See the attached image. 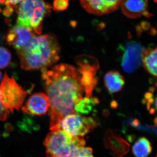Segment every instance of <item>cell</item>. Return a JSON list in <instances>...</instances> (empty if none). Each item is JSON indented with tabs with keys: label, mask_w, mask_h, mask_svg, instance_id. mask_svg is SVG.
Listing matches in <instances>:
<instances>
[{
	"label": "cell",
	"mask_w": 157,
	"mask_h": 157,
	"mask_svg": "<svg viewBox=\"0 0 157 157\" xmlns=\"http://www.w3.org/2000/svg\"><path fill=\"white\" fill-rule=\"evenodd\" d=\"M104 140L105 147L113 157H123L130 150L129 144L112 130L105 132Z\"/></svg>",
	"instance_id": "obj_12"
},
{
	"label": "cell",
	"mask_w": 157,
	"mask_h": 157,
	"mask_svg": "<svg viewBox=\"0 0 157 157\" xmlns=\"http://www.w3.org/2000/svg\"><path fill=\"white\" fill-rule=\"evenodd\" d=\"M151 151V144L145 137L138 138L132 147V152L136 157H147Z\"/></svg>",
	"instance_id": "obj_16"
},
{
	"label": "cell",
	"mask_w": 157,
	"mask_h": 157,
	"mask_svg": "<svg viewBox=\"0 0 157 157\" xmlns=\"http://www.w3.org/2000/svg\"><path fill=\"white\" fill-rule=\"evenodd\" d=\"M10 112L11 111L10 110L6 108L3 105L0 99V121L6 120L9 116Z\"/></svg>",
	"instance_id": "obj_22"
},
{
	"label": "cell",
	"mask_w": 157,
	"mask_h": 157,
	"mask_svg": "<svg viewBox=\"0 0 157 157\" xmlns=\"http://www.w3.org/2000/svg\"><path fill=\"white\" fill-rule=\"evenodd\" d=\"M2 73H1V72H0V81H1V79H2Z\"/></svg>",
	"instance_id": "obj_25"
},
{
	"label": "cell",
	"mask_w": 157,
	"mask_h": 157,
	"mask_svg": "<svg viewBox=\"0 0 157 157\" xmlns=\"http://www.w3.org/2000/svg\"><path fill=\"white\" fill-rule=\"evenodd\" d=\"M70 0H54L52 9L55 11H64L67 9Z\"/></svg>",
	"instance_id": "obj_21"
},
{
	"label": "cell",
	"mask_w": 157,
	"mask_h": 157,
	"mask_svg": "<svg viewBox=\"0 0 157 157\" xmlns=\"http://www.w3.org/2000/svg\"><path fill=\"white\" fill-rule=\"evenodd\" d=\"M85 144L82 137H72L62 129L52 131L44 142L47 157H73L76 150Z\"/></svg>",
	"instance_id": "obj_4"
},
{
	"label": "cell",
	"mask_w": 157,
	"mask_h": 157,
	"mask_svg": "<svg viewBox=\"0 0 157 157\" xmlns=\"http://www.w3.org/2000/svg\"><path fill=\"white\" fill-rule=\"evenodd\" d=\"M155 157H157V155H156V156Z\"/></svg>",
	"instance_id": "obj_26"
},
{
	"label": "cell",
	"mask_w": 157,
	"mask_h": 157,
	"mask_svg": "<svg viewBox=\"0 0 157 157\" xmlns=\"http://www.w3.org/2000/svg\"><path fill=\"white\" fill-rule=\"evenodd\" d=\"M78 72L80 76V82L83 88L85 97H92V93L98 83L96 73L99 68L98 59L94 57L82 55L76 57Z\"/></svg>",
	"instance_id": "obj_5"
},
{
	"label": "cell",
	"mask_w": 157,
	"mask_h": 157,
	"mask_svg": "<svg viewBox=\"0 0 157 157\" xmlns=\"http://www.w3.org/2000/svg\"><path fill=\"white\" fill-rule=\"evenodd\" d=\"M50 107L47 95L43 93H35L29 98L21 108L22 112L30 115H45Z\"/></svg>",
	"instance_id": "obj_11"
},
{
	"label": "cell",
	"mask_w": 157,
	"mask_h": 157,
	"mask_svg": "<svg viewBox=\"0 0 157 157\" xmlns=\"http://www.w3.org/2000/svg\"><path fill=\"white\" fill-rule=\"evenodd\" d=\"M42 78L50 103V129L58 130L65 117L75 114V105L84 93L77 69L72 65L60 64L50 70L42 69Z\"/></svg>",
	"instance_id": "obj_1"
},
{
	"label": "cell",
	"mask_w": 157,
	"mask_h": 157,
	"mask_svg": "<svg viewBox=\"0 0 157 157\" xmlns=\"http://www.w3.org/2000/svg\"><path fill=\"white\" fill-rule=\"evenodd\" d=\"M98 98L85 97L78 101L74 107L76 113L87 114L91 112L93 107L99 104Z\"/></svg>",
	"instance_id": "obj_17"
},
{
	"label": "cell",
	"mask_w": 157,
	"mask_h": 157,
	"mask_svg": "<svg viewBox=\"0 0 157 157\" xmlns=\"http://www.w3.org/2000/svg\"><path fill=\"white\" fill-rule=\"evenodd\" d=\"M144 101L147 105V108L148 110L154 106L152 110V114H154L155 111L157 112V95L154 98L152 93H147L144 96Z\"/></svg>",
	"instance_id": "obj_19"
},
{
	"label": "cell",
	"mask_w": 157,
	"mask_h": 157,
	"mask_svg": "<svg viewBox=\"0 0 157 157\" xmlns=\"http://www.w3.org/2000/svg\"><path fill=\"white\" fill-rule=\"evenodd\" d=\"M104 82L105 87L111 94L120 91L125 84L123 76L116 71L107 72L104 76Z\"/></svg>",
	"instance_id": "obj_15"
},
{
	"label": "cell",
	"mask_w": 157,
	"mask_h": 157,
	"mask_svg": "<svg viewBox=\"0 0 157 157\" xmlns=\"http://www.w3.org/2000/svg\"><path fill=\"white\" fill-rule=\"evenodd\" d=\"M24 0H6L5 5L6 6V8L11 10V11H14V9L15 6Z\"/></svg>",
	"instance_id": "obj_23"
},
{
	"label": "cell",
	"mask_w": 157,
	"mask_h": 157,
	"mask_svg": "<svg viewBox=\"0 0 157 157\" xmlns=\"http://www.w3.org/2000/svg\"><path fill=\"white\" fill-rule=\"evenodd\" d=\"M154 123L155 124V125L157 127V117H156L155 118V119L154 121Z\"/></svg>",
	"instance_id": "obj_24"
},
{
	"label": "cell",
	"mask_w": 157,
	"mask_h": 157,
	"mask_svg": "<svg viewBox=\"0 0 157 157\" xmlns=\"http://www.w3.org/2000/svg\"><path fill=\"white\" fill-rule=\"evenodd\" d=\"M52 9L44 0H24L16 9L17 25L32 30L37 34L41 33L42 22Z\"/></svg>",
	"instance_id": "obj_3"
},
{
	"label": "cell",
	"mask_w": 157,
	"mask_h": 157,
	"mask_svg": "<svg viewBox=\"0 0 157 157\" xmlns=\"http://www.w3.org/2000/svg\"><path fill=\"white\" fill-rule=\"evenodd\" d=\"M60 46L55 35L34 36L24 47L17 51L21 69L25 70L47 69L59 59Z\"/></svg>",
	"instance_id": "obj_2"
},
{
	"label": "cell",
	"mask_w": 157,
	"mask_h": 157,
	"mask_svg": "<svg viewBox=\"0 0 157 157\" xmlns=\"http://www.w3.org/2000/svg\"><path fill=\"white\" fill-rule=\"evenodd\" d=\"M11 56L9 51L0 46V69L7 67L10 63Z\"/></svg>",
	"instance_id": "obj_18"
},
{
	"label": "cell",
	"mask_w": 157,
	"mask_h": 157,
	"mask_svg": "<svg viewBox=\"0 0 157 157\" xmlns=\"http://www.w3.org/2000/svg\"><path fill=\"white\" fill-rule=\"evenodd\" d=\"M98 126L93 118L75 113L65 117L59 124L58 130L62 129L72 137H82Z\"/></svg>",
	"instance_id": "obj_7"
},
{
	"label": "cell",
	"mask_w": 157,
	"mask_h": 157,
	"mask_svg": "<svg viewBox=\"0 0 157 157\" xmlns=\"http://www.w3.org/2000/svg\"><path fill=\"white\" fill-rule=\"evenodd\" d=\"M13 78L6 73L0 85V99L4 106L11 112L19 110L27 95Z\"/></svg>",
	"instance_id": "obj_6"
},
{
	"label": "cell",
	"mask_w": 157,
	"mask_h": 157,
	"mask_svg": "<svg viewBox=\"0 0 157 157\" xmlns=\"http://www.w3.org/2000/svg\"><path fill=\"white\" fill-rule=\"evenodd\" d=\"M35 36L33 31L16 25L8 31L5 37L7 44L17 50L25 46Z\"/></svg>",
	"instance_id": "obj_10"
},
{
	"label": "cell",
	"mask_w": 157,
	"mask_h": 157,
	"mask_svg": "<svg viewBox=\"0 0 157 157\" xmlns=\"http://www.w3.org/2000/svg\"><path fill=\"white\" fill-rule=\"evenodd\" d=\"M73 157H94L93 150L89 147H78L76 150Z\"/></svg>",
	"instance_id": "obj_20"
},
{
	"label": "cell",
	"mask_w": 157,
	"mask_h": 157,
	"mask_svg": "<svg viewBox=\"0 0 157 157\" xmlns=\"http://www.w3.org/2000/svg\"><path fill=\"white\" fill-rule=\"evenodd\" d=\"M142 63L147 72L157 79V46L144 49Z\"/></svg>",
	"instance_id": "obj_14"
},
{
	"label": "cell",
	"mask_w": 157,
	"mask_h": 157,
	"mask_svg": "<svg viewBox=\"0 0 157 157\" xmlns=\"http://www.w3.org/2000/svg\"><path fill=\"white\" fill-rule=\"evenodd\" d=\"M123 0H80L82 7L90 14L103 15L109 14L120 7Z\"/></svg>",
	"instance_id": "obj_9"
},
{
	"label": "cell",
	"mask_w": 157,
	"mask_h": 157,
	"mask_svg": "<svg viewBox=\"0 0 157 157\" xmlns=\"http://www.w3.org/2000/svg\"><path fill=\"white\" fill-rule=\"evenodd\" d=\"M123 14L130 18L135 19L144 16L149 17L147 0H123L121 5Z\"/></svg>",
	"instance_id": "obj_13"
},
{
	"label": "cell",
	"mask_w": 157,
	"mask_h": 157,
	"mask_svg": "<svg viewBox=\"0 0 157 157\" xmlns=\"http://www.w3.org/2000/svg\"><path fill=\"white\" fill-rule=\"evenodd\" d=\"M144 48L139 43L131 42L127 44L122 60L123 69L128 73H132L142 63V54Z\"/></svg>",
	"instance_id": "obj_8"
}]
</instances>
